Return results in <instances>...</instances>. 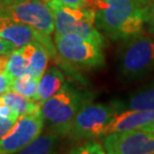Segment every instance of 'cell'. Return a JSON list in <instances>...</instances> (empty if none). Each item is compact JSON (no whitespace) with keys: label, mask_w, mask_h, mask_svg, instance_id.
Listing matches in <instances>:
<instances>
[{"label":"cell","mask_w":154,"mask_h":154,"mask_svg":"<svg viewBox=\"0 0 154 154\" xmlns=\"http://www.w3.org/2000/svg\"><path fill=\"white\" fill-rule=\"evenodd\" d=\"M88 8L97 29L114 41L140 34L145 26L147 7L137 0H90Z\"/></svg>","instance_id":"obj_1"},{"label":"cell","mask_w":154,"mask_h":154,"mask_svg":"<svg viewBox=\"0 0 154 154\" xmlns=\"http://www.w3.org/2000/svg\"><path fill=\"white\" fill-rule=\"evenodd\" d=\"M19 117L3 116L0 114V138L5 136L11 130Z\"/></svg>","instance_id":"obj_19"},{"label":"cell","mask_w":154,"mask_h":154,"mask_svg":"<svg viewBox=\"0 0 154 154\" xmlns=\"http://www.w3.org/2000/svg\"><path fill=\"white\" fill-rule=\"evenodd\" d=\"M0 37L8 41L14 48H20L31 42H39L48 49L51 57H55L56 49L50 35L37 31L32 26L0 15Z\"/></svg>","instance_id":"obj_9"},{"label":"cell","mask_w":154,"mask_h":154,"mask_svg":"<svg viewBox=\"0 0 154 154\" xmlns=\"http://www.w3.org/2000/svg\"><path fill=\"white\" fill-rule=\"evenodd\" d=\"M118 70L126 80H135L154 70V38L143 33L123 40L118 51Z\"/></svg>","instance_id":"obj_4"},{"label":"cell","mask_w":154,"mask_h":154,"mask_svg":"<svg viewBox=\"0 0 154 154\" xmlns=\"http://www.w3.org/2000/svg\"><path fill=\"white\" fill-rule=\"evenodd\" d=\"M7 61H8V54H0V74L2 73H7Z\"/></svg>","instance_id":"obj_24"},{"label":"cell","mask_w":154,"mask_h":154,"mask_svg":"<svg viewBox=\"0 0 154 154\" xmlns=\"http://www.w3.org/2000/svg\"><path fill=\"white\" fill-rule=\"evenodd\" d=\"M13 49L15 48L10 43L0 37V54H9Z\"/></svg>","instance_id":"obj_23"},{"label":"cell","mask_w":154,"mask_h":154,"mask_svg":"<svg viewBox=\"0 0 154 154\" xmlns=\"http://www.w3.org/2000/svg\"><path fill=\"white\" fill-rule=\"evenodd\" d=\"M92 97L90 92L65 82L58 93L40 104V112L44 122L48 123L49 131L66 136L76 113Z\"/></svg>","instance_id":"obj_2"},{"label":"cell","mask_w":154,"mask_h":154,"mask_svg":"<svg viewBox=\"0 0 154 154\" xmlns=\"http://www.w3.org/2000/svg\"><path fill=\"white\" fill-rule=\"evenodd\" d=\"M6 70L12 78H16V77H20L26 73H29L28 61L24 57L20 48H15L8 54Z\"/></svg>","instance_id":"obj_17"},{"label":"cell","mask_w":154,"mask_h":154,"mask_svg":"<svg viewBox=\"0 0 154 154\" xmlns=\"http://www.w3.org/2000/svg\"><path fill=\"white\" fill-rule=\"evenodd\" d=\"M59 145V135L50 132L40 134L35 139L21 149L19 153L24 154H45L53 153Z\"/></svg>","instance_id":"obj_15"},{"label":"cell","mask_w":154,"mask_h":154,"mask_svg":"<svg viewBox=\"0 0 154 154\" xmlns=\"http://www.w3.org/2000/svg\"><path fill=\"white\" fill-rule=\"evenodd\" d=\"M145 24L147 26L148 31L151 33L152 35H154V1L147 6Z\"/></svg>","instance_id":"obj_20"},{"label":"cell","mask_w":154,"mask_h":154,"mask_svg":"<svg viewBox=\"0 0 154 154\" xmlns=\"http://www.w3.org/2000/svg\"><path fill=\"white\" fill-rule=\"evenodd\" d=\"M117 113L118 110L113 104L87 102L76 113L66 136L75 141L104 137L107 126Z\"/></svg>","instance_id":"obj_6"},{"label":"cell","mask_w":154,"mask_h":154,"mask_svg":"<svg viewBox=\"0 0 154 154\" xmlns=\"http://www.w3.org/2000/svg\"><path fill=\"white\" fill-rule=\"evenodd\" d=\"M12 80H13V78L8 73H2V74H0V94L10 90Z\"/></svg>","instance_id":"obj_21"},{"label":"cell","mask_w":154,"mask_h":154,"mask_svg":"<svg viewBox=\"0 0 154 154\" xmlns=\"http://www.w3.org/2000/svg\"><path fill=\"white\" fill-rule=\"evenodd\" d=\"M21 52L28 61L29 73L40 78L47 68L50 52L44 45L39 42H31L20 47Z\"/></svg>","instance_id":"obj_12"},{"label":"cell","mask_w":154,"mask_h":154,"mask_svg":"<svg viewBox=\"0 0 154 154\" xmlns=\"http://www.w3.org/2000/svg\"><path fill=\"white\" fill-rule=\"evenodd\" d=\"M0 101L7 105L18 117L28 114L40 108V104L22 96L12 89L0 94Z\"/></svg>","instance_id":"obj_14"},{"label":"cell","mask_w":154,"mask_h":154,"mask_svg":"<svg viewBox=\"0 0 154 154\" xmlns=\"http://www.w3.org/2000/svg\"><path fill=\"white\" fill-rule=\"evenodd\" d=\"M44 1H49V0H44ZM61 3L65 5L69 6H75V7H83V8H88V4L90 0H57Z\"/></svg>","instance_id":"obj_22"},{"label":"cell","mask_w":154,"mask_h":154,"mask_svg":"<svg viewBox=\"0 0 154 154\" xmlns=\"http://www.w3.org/2000/svg\"><path fill=\"white\" fill-rule=\"evenodd\" d=\"M39 78L34 75L26 73L20 77L13 78L11 84V89L17 93L21 94L22 96L31 99L34 101L36 91H37Z\"/></svg>","instance_id":"obj_16"},{"label":"cell","mask_w":154,"mask_h":154,"mask_svg":"<svg viewBox=\"0 0 154 154\" xmlns=\"http://www.w3.org/2000/svg\"><path fill=\"white\" fill-rule=\"evenodd\" d=\"M102 145L109 154H154V133L133 129L103 137Z\"/></svg>","instance_id":"obj_8"},{"label":"cell","mask_w":154,"mask_h":154,"mask_svg":"<svg viewBox=\"0 0 154 154\" xmlns=\"http://www.w3.org/2000/svg\"><path fill=\"white\" fill-rule=\"evenodd\" d=\"M139 129H140V130L148 131V132H153V133H154V121H152L151 123H149V124L143 126V127H141Z\"/></svg>","instance_id":"obj_25"},{"label":"cell","mask_w":154,"mask_h":154,"mask_svg":"<svg viewBox=\"0 0 154 154\" xmlns=\"http://www.w3.org/2000/svg\"><path fill=\"white\" fill-rule=\"evenodd\" d=\"M64 84L65 76L58 67L51 66L46 68L44 73L39 78L34 101L38 104H42L44 101L58 93Z\"/></svg>","instance_id":"obj_11"},{"label":"cell","mask_w":154,"mask_h":154,"mask_svg":"<svg viewBox=\"0 0 154 154\" xmlns=\"http://www.w3.org/2000/svg\"><path fill=\"white\" fill-rule=\"evenodd\" d=\"M113 105L118 110H154V84L148 85L136 92L124 102H113Z\"/></svg>","instance_id":"obj_13"},{"label":"cell","mask_w":154,"mask_h":154,"mask_svg":"<svg viewBox=\"0 0 154 154\" xmlns=\"http://www.w3.org/2000/svg\"><path fill=\"white\" fill-rule=\"evenodd\" d=\"M71 153H79V154H104L106 153L103 145L95 140H86L81 145L73 148Z\"/></svg>","instance_id":"obj_18"},{"label":"cell","mask_w":154,"mask_h":154,"mask_svg":"<svg viewBox=\"0 0 154 154\" xmlns=\"http://www.w3.org/2000/svg\"><path fill=\"white\" fill-rule=\"evenodd\" d=\"M44 123L40 108L20 116L11 130L0 138V154L19 153L21 149L42 133Z\"/></svg>","instance_id":"obj_7"},{"label":"cell","mask_w":154,"mask_h":154,"mask_svg":"<svg viewBox=\"0 0 154 154\" xmlns=\"http://www.w3.org/2000/svg\"><path fill=\"white\" fill-rule=\"evenodd\" d=\"M137 1L139 2V3H141V4H142L143 6L147 7V6H148L150 3H152L154 0H137Z\"/></svg>","instance_id":"obj_26"},{"label":"cell","mask_w":154,"mask_h":154,"mask_svg":"<svg viewBox=\"0 0 154 154\" xmlns=\"http://www.w3.org/2000/svg\"><path fill=\"white\" fill-rule=\"evenodd\" d=\"M54 45L60 59L79 69H97L105 63L103 47L77 34H54Z\"/></svg>","instance_id":"obj_5"},{"label":"cell","mask_w":154,"mask_h":154,"mask_svg":"<svg viewBox=\"0 0 154 154\" xmlns=\"http://www.w3.org/2000/svg\"><path fill=\"white\" fill-rule=\"evenodd\" d=\"M154 121V110H122L113 117L105 130V136L114 132L139 129Z\"/></svg>","instance_id":"obj_10"},{"label":"cell","mask_w":154,"mask_h":154,"mask_svg":"<svg viewBox=\"0 0 154 154\" xmlns=\"http://www.w3.org/2000/svg\"><path fill=\"white\" fill-rule=\"evenodd\" d=\"M54 21L55 34H77L92 40L104 47L105 38L95 25V14L92 9L75 7L57 0L47 1Z\"/></svg>","instance_id":"obj_3"}]
</instances>
